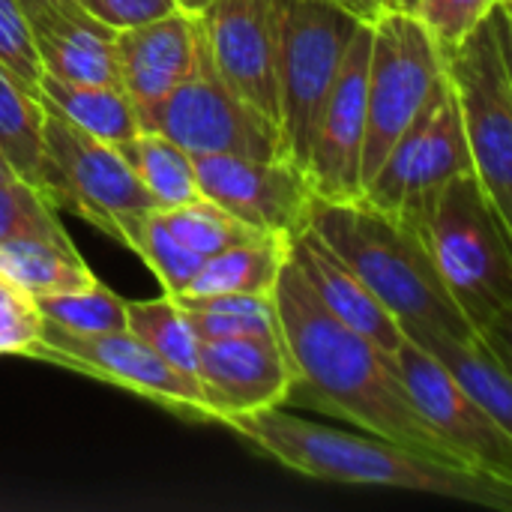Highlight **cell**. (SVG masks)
Here are the masks:
<instances>
[{"label":"cell","instance_id":"6da1fadb","mask_svg":"<svg viewBox=\"0 0 512 512\" xmlns=\"http://www.w3.org/2000/svg\"><path fill=\"white\" fill-rule=\"evenodd\" d=\"M273 303L279 336L294 366V390L288 402L297 399L318 411L324 408L429 462L468 471L411 408L393 372V357L336 321L321 306L291 255L273 288Z\"/></svg>","mask_w":512,"mask_h":512},{"label":"cell","instance_id":"7a4b0ae2","mask_svg":"<svg viewBox=\"0 0 512 512\" xmlns=\"http://www.w3.org/2000/svg\"><path fill=\"white\" fill-rule=\"evenodd\" d=\"M228 429L243 435L252 447H258L279 465L315 480L426 492L450 501L512 510V486L429 462L369 432L354 435L345 429H330L324 423L285 414L282 408L237 417L228 423Z\"/></svg>","mask_w":512,"mask_h":512},{"label":"cell","instance_id":"3957f363","mask_svg":"<svg viewBox=\"0 0 512 512\" xmlns=\"http://www.w3.org/2000/svg\"><path fill=\"white\" fill-rule=\"evenodd\" d=\"M306 225L360 276L414 345L435 336H477L444 288L426 246L399 216L372 207L363 195L348 201L312 198Z\"/></svg>","mask_w":512,"mask_h":512},{"label":"cell","instance_id":"277c9868","mask_svg":"<svg viewBox=\"0 0 512 512\" xmlns=\"http://www.w3.org/2000/svg\"><path fill=\"white\" fill-rule=\"evenodd\" d=\"M399 219L426 246L444 288L474 333L510 360L512 225L474 174H459Z\"/></svg>","mask_w":512,"mask_h":512},{"label":"cell","instance_id":"5b68a950","mask_svg":"<svg viewBox=\"0 0 512 512\" xmlns=\"http://www.w3.org/2000/svg\"><path fill=\"white\" fill-rule=\"evenodd\" d=\"M474 177L512 225V9H492L450 48H441Z\"/></svg>","mask_w":512,"mask_h":512},{"label":"cell","instance_id":"8992f818","mask_svg":"<svg viewBox=\"0 0 512 512\" xmlns=\"http://www.w3.org/2000/svg\"><path fill=\"white\" fill-rule=\"evenodd\" d=\"M39 192L57 210L81 216L126 249L138 219L156 210L117 144L87 135L48 105L42 117Z\"/></svg>","mask_w":512,"mask_h":512},{"label":"cell","instance_id":"52a82bcc","mask_svg":"<svg viewBox=\"0 0 512 512\" xmlns=\"http://www.w3.org/2000/svg\"><path fill=\"white\" fill-rule=\"evenodd\" d=\"M333 0H282L279 15V135L282 153L306 174L312 135L357 27Z\"/></svg>","mask_w":512,"mask_h":512},{"label":"cell","instance_id":"ba28073f","mask_svg":"<svg viewBox=\"0 0 512 512\" xmlns=\"http://www.w3.org/2000/svg\"><path fill=\"white\" fill-rule=\"evenodd\" d=\"M369 27L372 51L366 72V138L360 162L363 186L444 78L441 48L417 15L390 9Z\"/></svg>","mask_w":512,"mask_h":512},{"label":"cell","instance_id":"9c48e42d","mask_svg":"<svg viewBox=\"0 0 512 512\" xmlns=\"http://www.w3.org/2000/svg\"><path fill=\"white\" fill-rule=\"evenodd\" d=\"M138 126L162 132L192 156L234 153L249 159H285L276 123L243 102L216 72L201 24L192 72L162 102L141 111Z\"/></svg>","mask_w":512,"mask_h":512},{"label":"cell","instance_id":"30bf717a","mask_svg":"<svg viewBox=\"0 0 512 512\" xmlns=\"http://www.w3.org/2000/svg\"><path fill=\"white\" fill-rule=\"evenodd\" d=\"M27 357L108 381L174 414H183L186 420L216 423V414L201 396L198 378L168 366L126 327L105 333H72L42 318L39 342L30 348Z\"/></svg>","mask_w":512,"mask_h":512},{"label":"cell","instance_id":"8fae6325","mask_svg":"<svg viewBox=\"0 0 512 512\" xmlns=\"http://www.w3.org/2000/svg\"><path fill=\"white\" fill-rule=\"evenodd\" d=\"M393 372L432 435L474 474L512 486V435L504 432L420 345L405 339L393 354Z\"/></svg>","mask_w":512,"mask_h":512},{"label":"cell","instance_id":"7c38bea8","mask_svg":"<svg viewBox=\"0 0 512 512\" xmlns=\"http://www.w3.org/2000/svg\"><path fill=\"white\" fill-rule=\"evenodd\" d=\"M459 174H474V162L450 84L441 78L420 114L363 186V198L372 207L399 216Z\"/></svg>","mask_w":512,"mask_h":512},{"label":"cell","instance_id":"4fadbf2b","mask_svg":"<svg viewBox=\"0 0 512 512\" xmlns=\"http://www.w3.org/2000/svg\"><path fill=\"white\" fill-rule=\"evenodd\" d=\"M204 198L261 234L294 237L306 228L312 186L288 159H249L234 153L192 156Z\"/></svg>","mask_w":512,"mask_h":512},{"label":"cell","instance_id":"5bb4252c","mask_svg":"<svg viewBox=\"0 0 512 512\" xmlns=\"http://www.w3.org/2000/svg\"><path fill=\"white\" fill-rule=\"evenodd\" d=\"M279 15L282 0H213L201 33L222 81L279 129Z\"/></svg>","mask_w":512,"mask_h":512},{"label":"cell","instance_id":"9a60e30c","mask_svg":"<svg viewBox=\"0 0 512 512\" xmlns=\"http://www.w3.org/2000/svg\"><path fill=\"white\" fill-rule=\"evenodd\" d=\"M372 51V27L360 24L345 48L339 75L321 108L309 159L306 180L315 198L348 201L363 195L360 162L366 138V72Z\"/></svg>","mask_w":512,"mask_h":512},{"label":"cell","instance_id":"2e32d148","mask_svg":"<svg viewBox=\"0 0 512 512\" xmlns=\"http://www.w3.org/2000/svg\"><path fill=\"white\" fill-rule=\"evenodd\" d=\"M195 378L216 423L282 408L294 390V366L282 336H243L201 342Z\"/></svg>","mask_w":512,"mask_h":512},{"label":"cell","instance_id":"e0dca14e","mask_svg":"<svg viewBox=\"0 0 512 512\" xmlns=\"http://www.w3.org/2000/svg\"><path fill=\"white\" fill-rule=\"evenodd\" d=\"M18 6L42 72L120 87L114 57L117 30L96 21L78 0H18Z\"/></svg>","mask_w":512,"mask_h":512},{"label":"cell","instance_id":"ac0fdd59","mask_svg":"<svg viewBox=\"0 0 512 512\" xmlns=\"http://www.w3.org/2000/svg\"><path fill=\"white\" fill-rule=\"evenodd\" d=\"M195 54L198 18L180 9L114 33L120 87L138 114L162 102L192 72Z\"/></svg>","mask_w":512,"mask_h":512},{"label":"cell","instance_id":"d6986e66","mask_svg":"<svg viewBox=\"0 0 512 512\" xmlns=\"http://www.w3.org/2000/svg\"><path fill=\"white\" fill-rule=\"evenodd\" d=\"M288 255L300 267L309 288L318 294L321 306L336 321L366 336L387 354H393L405 342L393 315L378 303V297L360 282V276L309 225L300 228L288 240Z\"/></svg>","mask_w":512,"mask_h":512},{"label":"cell","instance_id":"ffe728a7","mask_svg":"<svg viewBox=\"0 0 512 512\" xmlns=\"http://www.w3.org/2000/svg\"><path fill=\"white\" fill-rule=\"evenodd\" d=\"M39 99L87 135L123 144L132 138L138 126V111L129 93L117 84H93V81H69L42 72L39 75Z\"/></svg>","mask_w":512,"mask_h":512},{"label":"cell","instance_id":"44dd1931","mask_svg":"<svg viewBox=\"0 0 512 512\" xmlns=\"http://www.w3.org/2000/svg\"><path fill=\"white\" fill-rule=\"evenodd\" d=\"M432 354L444 372L504 429L512 435V381L510 360L498 354L480 336L474 339H444L435 336L420 345Z\"/></svg>","mask_w":512,"mask_h":512},{"label":"cell","instance_id":"7402d4cb","mask_svg":"<svg viewBox=\"0 0 512 512\" xmlns=\"http://www.w3.org/2000/svg\"><path fill=\"white\" fill-rule=\"evenodd\" d=\"M288 240L282 234H264L249 243H237L219 255L204 258L201 270L183 291L186 297L213 294H252L273 297L279 273L288 261ZM180 297V294H177Z\"/></svg>","mask_w":512,"mask_h":512},{"label":"cell","instance_id":"603a6c76","mask_svg":"<svg viewBox=\"0 0 512 512\" xmlns=\"http://www.w3.org/2000/svg\"><path fill=\"white\" fill-rule=\"evenodd\" d=\"M0 276L27 297L42 300L96 282L72 240H12L0 243Z\"/></svg>","mask_w":512,"mask_h":512},{"label":"cell","instance_id":"cb8c5ba5","mask_svg":"<svg viewBox=\"0 0 512 512\" xmlns=\"http://www.w3.org/2000/svg\"><path fill=\"white\" fill-rule=\"evenodd\" d=\"M117 150L144 186V192L153 198L156 210H174L201 198L192 153H186L162 132L138 129L132 138L117 144Z\"/></svg>","mask_w":512,"mask_h":512},{"label":"cell","instance_id":"d4e9b609","mask_svg":"<svg viewBox=\"0 0 512 512\" xmlns=\"http://www.w3.org/2000/svg\"><path fill=\"white\" fill-rule=\"evenodd\" d=\"M198 342L243 339V336H279L273 297L252 294H213V297H174Z\"/></svg>","mask_w":512,"mask_h":512},{"label":"cell","instance_id":"484cf974","mask_svg":"<svg viewBox=\"0 0 512 512\" xmlns=\"http://www.w3.org/2000/svg\"><path fill=\"white\" fill-rule=\"evenodd\" d=\"M123 312L129 333H135L147 348H153L168 366L195 375L201 342L192 333L183 306L171 294L153 300H123Z\"/></svg>","mask_w":512,"mask_h":512},{"label":"cell","instance_id":"4316f807","mask_svg":"<svg viewBox=\"0 0 512 512\" xmlns=\"http://www.w3.org/2000/svg\"><path fill=\"white\" fill-rule=\"evenodd\" d=\"M42 117L45 105L33 90L18 84L0 63V150L12 162L15 174L39 189L42 156Z\"/></svg>","mask_w":512,"mask_h":512},{"label":"cell","instance_id":"83f0119b","mask_svg":"<svg viewBox=\"0 0 512 512\" xmlns=\"http://www.w3.org/2000/svg\"><path fill=\"white\" fill-rule=\"evenodd\" d=\"M171 234L198 258H210L219 255L237 243H249L264 237L261 231L249 228L246 222H240L237 216H231L228 210H222L219 204H213L210 198H195L183 207L174 210H162Z\"/></svg>","mask_w":512,"mask_h":512},{"label":"cell","instance_id":"f1b7e54d","mask_svg":"<svg viewBox=\"0 0 512 512\" xmlns=\"http://www.w3.org/2000/svg\"><path fill=\"white\" fill-rule=\"evenodd\" d=\"M129 249L156 273L159 285L165 294L177 297L189 288V282L195 279V273L201 270L204 258H198L195 252H189L168 228L162 210H147L132 234Z\"/></svg>","mask_w":512,"mask_h":512},{"label":"cell","instance_id":"f546056e","mask_svg":"<svg viewBox=\"0 0 512 512\" xmlns=\"http://www.w3.org/2000/svg\"><path fill=\"white\" fill-rule=\"evenodd\" d=\"M36 309L45 321H51L63 330H72V333H105V330L126 327L123 297H117L99 279L78 291L42 297V300H36Z\"/></svg>","mask_w":512,"mask_h":512},{"label":"cell","instance_id":"4dcf8cb0","mask_svg":"<svg viewBox=\"0 0 512 512\" xmlns=\"http://www.w3.org/2000/svg\"><path fill=\"white\" fill-rule=\"evenodd\" d=\"M12 240H69L57 207L21 177L0 183V243Z\"/></svg>","mask_w":512,"mask_h":512},{"label":"cell","instance_id":"1f68e13d","mask_svg":"<svg viewBox=\"0 0 512 512\" xmlns=\"http://www.w3.org/2000/svg\"><path fill=\"white\" fill-rule=\"evenodd\" d=\"M0 63L9 69V75L18 84H24L27 90L39 96L42 63L30 42L27 21H24L18 0H0Z\"/></svg>","mask_w":512,"mask_h":512},{"label":"cell","instance_id":"d6a6232c","mask_svg":"<svg viewBox=\"0 0 512 512\" xmlns=\"http://www.w3.org/2000/svg\"><path fill=\"white\" fill-rule=\"evenodd\" d=\"M39 333L42 315L36 300L0 276V354H30Z\"/></svg>","mask_w":512,"mask_h":512},{"label":"cell","instance_id":"836d02e7","mask_svg":"<svg viewBox=\"0 0 512 512\" xmlns=\"http://www.w3.org/2000/svg\"><path fill=\"white\" fill-rule=\"evenodd\" d=\"M498 0H420L417 18L435 36L438 48L456 45Z\"/></svg>","mask_w":512,"mask_h":512},{"label":"cell","instance_id":"e575fe53","mask_svg":"<svg viewBox=\"0 0 512 512\" xmlns=\"http://www.w3.org/2000/svg\"><path fill=\"white\" fill-rule=\"evenodd\" d=\"M78 3L111 30L135 27L162 18L168 12H177V0H78Z\"/></svg>","mask_w":512,"mask_h":512},{"label":"cell","instance_id":"d590c367","mask_svg":"<svg viewBox=\"0 0 512 512\" xmlns=\"http://www.w3.org/2000/svg\"><path fill=\"white\" fill-rule=\"evenodd\" d=\"M333 3H339L348 15H354L363 24H372L384 12H390V0H333Z\"/></svg>","mask_w":512,"mask_h":512},{"label":"cell","instance_id":"8d00e7d4","mask_svg":"<svg viewBox=\"0 0 512 512\" xmlns=\"http://www.w3.org/2000/svg\"><path fill=\"white\" fill-rule=\"evenodd\" d=\"M213 0H177V9L186 12V15H201Z\"/></svg>","mask_w":512,"mask_h":512},{"label":"cell","instance_id":"74e56055","mask_svg":"<svg viewBox=\"0 0 512 512\" xmlns=\"http://www.w3.org/2000/svg\"><path fill=\"white\" fill-rule=\"evenodd\" d=\"M18 174H15V168H12V162L6 159V153L0 150V183H9V180H15Z\"/></svg>","mask_w":512,"mask_h":512},{"label":"cell","instance_id":"f35d334b","mask_svg":"<svg viewBox=\"0 0 512 512\" xmlns=\"http://www.w3.org/2000/svg\"><path fill=\"white\" fill-rule=\"evenodd\" d=\"M417 3H420V0H390V9H393V12H408V15H414V12H417Z\"/></svg>","mask_w":512,"mask_h":512},{"label":"cell","instance_id":"ab89813d","mask_svg":"<svg viewBox=\"0 0 512 512\" xmlns=\"http://www.w3.org/2000/svg\"><path fill=\"white\" fill-rule=\"evenodd\" d=\"M498 3H504V6H510L512 9V0H498Z\"/></svg>","mask_w":512,"mask_h":512}]
</instances>
